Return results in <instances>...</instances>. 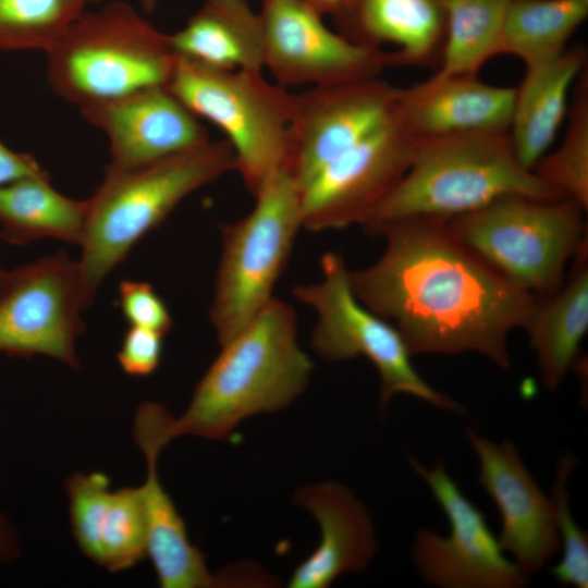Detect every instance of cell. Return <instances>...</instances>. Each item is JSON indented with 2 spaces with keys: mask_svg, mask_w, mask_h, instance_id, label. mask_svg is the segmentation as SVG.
<instances>
[{
  "mask_svg": "<svg viewBox=\"0 0 588 588\" xmlns=\"http://www.w3.org/2000/svg\"><path fill=\"white\" fill-rule=\"evenodd\" d=\"M372 236L385 247L371 266L350 270L356 297L392 323L413 355L479 353L511 366L507 338L525 328L536 296L495 270L448 220L415 217Z\"/></svg>",
  "mask_w": 588,
  "mask_h": 588,
  "instance_id": "obj_1",
  "label": "cell"
},
{
  "mask_svg": "<svg viewBox=\"0 0 588 588\" xmlns=\"http://www.w3.org/2000/svg\"><path fill=\"white\" fill-rule=\"evenodd\" d=\"M311 371L313 362L297 341L294 308L273 297L221 345L185 412L171 416L167 437L224 440L244 419L291 404L306 389Z\"/></svg>",
  "mask_w": 588,
  "mask_h": 588,
  "instance_id": "obj_2",
  "label": "cell"
},
{
  "mask_svg": "<svg viewBox=\"0 0 588 588\" xmlns=\"http://www.w3.org/2000/svg\"><path fill=\"white\" fill-rule=\"evenodd\" d=\"M507 196L567 198L518 161L509 132L418 138L407 171L360 225L372 235L402 219L449 220Z\"/></svg>",
  "mask_w": 588,
  "mask_h": 588,
  "instance_id": "obj_3",
  "label": "cell"
},
{
  "mask_svg": "<svg viewBox=\"0 0 588 588\" xmlns=\"http://www.w3.org/2000/svg\"><path fill=\"white\" fill-rule=\"evenodd\" d=\"M234 170L226 140L203 145L140 166L110 164L88 199L78 261L83 305L89 307L105 278L135 244L193 192Z\"/></svg>",
  "mask_w": 588,
  "mask_h": 588,
  "instance_id": "obj_4",
  "label": "cell"
},
{
  "mask_svg": "<svg viewBox=\"0 0 588 588\" xmlns=\"http://www.w3.org/2000/svg\"><path fill=\"white\" fill-rule=\"evenodd\" d=\"M46 53L52 88L81 110L167 86L176 61L169 35L119 1L83 12Z\"/></svg>",
  "mask_w": 588,
  "mask_h": 588,
  "instance_id": "obj_5",
  "label": "cell"
},
{
  "mask_svg": "<svg viewBox=\"0 0 588 588\" xmlns=\"http://www.w3.org/2000/svg\"><path fill=\"white\" fill-rule=\"evenodd\" d=\"M167 87L226 136L234 171L253 196L285 170L293 93L262 71L219 69L176 56Z\"/></svg>",
  "mask_w": 588,
  "mask_h": 588,
  "instance_id": "obj_6",
  "label": "cell"
},
{
  "mask_svg": "<svg viewBox=\"0 0 588 588\" xmlns=\"http://www.w3.org/2000/svg\"><path fill=\"white\" fill-rule=\"evenodd\" d=\"M587 211L571 198H499L449 219L457 236L513 283L537 297L555 292L587 241Z\"/></svg>",
  "mask_w": 588,
  "mask_h": 588,
  "instance_id": "obj_7",
  "label": "cell"
},
{
  "mask_svg": "<svg viewBox=\"0 0 588 588\" xmlns=\"http://www.w3.org/2000/svg\"><path fill=\"white\" fill-rule=\"evenodd\" d=\"M254 197L248 215L221 225L222 252L209 309L220 345L273 298V287L303 228L299 191L286 170L273 174Z\"/></svg>",
  "mask_w": 588,
  "mask_h": 588,
  "instance_id": "obj_8",
  "label": "cell"
},
{
  "mask_svg": "<svg viewBox=\"0 0 588 588\" xmlns=\"http://www.w3.org/2000/svg\"><path fill=\"white\" fill-rule=\"evenodd\" d=\"M322 279L298 284L293 296L310 306L317 322L310 344L324 360L364 356L380 377V407L396 394L418 397L438 408L462 412L450 396L432 388L415 369L412 354L396 328L370 310L354 294L343 257L328 252L321 257Z\"/></svg>",
  "mask_w": 588,
  "mask_h": 588,
  "instance_id": "obj_9",
  "label": "cell"
},
{
  "mask_svg": "<svg viewBox=\"0 0 588 588\" xmlns=\"http://www.w3.org/2000/svg\"><path fill=\"white\" fill-rule=\"evenodd\" d=\"M79 277L78 261L64 252L11 270L0 297V352L20 358L45 355L77 368L85 309Z\"/></svg>",
  "mask_w": 588,
  "mask_h": 588,
  "instance_id": "obj_10",
  "label": "cell"
},
{
  "mask_svg": "<svg viewBox=\"0 0 588 588\" xmlns=\"http://www.w3.org/2000/svg\"><path fill=\"white\" fill-rule=\"evenodd\" d=\"M417 142L395 109L375 132L298 189L303 228L319 232L362 224L401 181Z\"/></svg>",
  "mask_w": 588,
  "mask_h": 588,
  "instance_id": "obj_11",
  "label": "cell"
},
{
  "mask_svg": "<svg viewBox=\"0 0 588 588\" xmlns=\"http://www.w3.org/2000/svg\"><path fill=\"white\" fill-rule=\"evenodd\" d=\"M414 471L428 485L450 522L446 537L420 529L413 544V558L421 576L442 588H519L528 576L504 555L485 515L462 493L438 463L426 468L409 457Z\"/></svg>",
  "mask_w": 588,
  "mask_h": 588,
  "instance_id": "obj_12",
  "label": "cell"
},
{
  "mask_svg": "<svg viewBox=\"0 0 588 588\" xmlns=\"http://www.w3.org/2000/svg\"><path fill=\"white\" fill-rule=\"evenodd\" d=\"M401 88L380 77L293 94L285 170L301 189L395 111Z\"/></svg>",
  "mask_w": 588,
  "mask_h": 588,
  "instance_id": "obj_13",
  "label": "cell"
},
{
  "mask_svg": "<svg viewBox=\"0 0 588 588\" xmlns=\"http://www.w3.org/2000/svg\"><path fill=\"white\" fill-rule=\"evenodd\" d=\"M264 69L286 86H324L380 77L387 51L330 29L297 0H261Z\"/></svg>",
  "mask_w": 588,
  "mask_h": 588,
  "instance_id": "obj_14",
  "label": "cell"
},
{
  "mask_svg": "<svg viewBox=\"0 0 588 588\" xmlns=\"http://www.w3.org/2000/svg\"><path fill=\"white\" fill-rule=\"evenodd\" d=\"M479 463L478 481L497 504L504 552L529 576L540 571L561 549L555 511L511 442L497 443L467 430Z\"/></svg>",
  "mask_w": 588,
  "mask_h": 588,
  "instance_id": "obj_15",
  "label": "cell"
},
{
  "mask_svg": "<svg viewBox=\"0 0 588 588\" xmlns=\"http://www.w3.org/2000/svg\"><path fill=\"white\" fill-rule=\"evenodd\" d=\"M81 111L108 136L111 163L119 167L149 164L210 140L199 119L167 86Z\"/></svg>",
  "mask_w": 588,
  "mask_h": 588,
  "instance_id": "obj_16",
  "label": "cell"
},
{
  "mask_svg": "<svg viewBox=\"0 0 588 588\" xmlns=\"http://www.w3.org/2000/svg\"><path fill=\"white\" fill-rule=\"evenodd\" d=\"M73 537L100 567L117 573L146 555V522L142 488L111 489L99 471L74 473L66 480Z\"/></svg>",
  "mask_w": 588,
  "mask_h": 588,
  "instance_id": "obj_17",
  "label": "cell"
},
{
  "mask_svg": "<svg viewBox=\"0 0 588 588\" xmlns=\"http://www.w3.org/2000/svg\"><path fill=\"white\" fill-rule=\"evenodd\" d=\"M515 87L490 85L478 75L434 74L401 88L396 112L418 138L473 132H509Z\"/></svg>",
  "mask_w": 588,
  "mask_h": 588,
  "instance_id": "obj_18",
  "label": "cell"
},
{
  "mask_svg": "<svg viewBox=\"0 0 588 588\" xmlns=\"http://www.w3.org/2000/svg\"><path fill=\"white\" fill-rule=\"evenodd\" d=\"M294 500L316 518L320 541L294 569L290 588H327L339 576L369 564L377 550L372 522L348 488L335 481L310 485Z\"/></svg>",
  "mask_w": 588,
  "mask_h": 588,
  "instance_id": "obj_19",
  "label": "cell"
},
{
  "mask_svg": "<svg viewBox=\"0 0 588 588\" xmlns=\"http://www.w3.org/2000/svg\"><path fill=\"white\" fill-rule=\"evenodd\" d=\"M347 39L387 51L388 66L439 69L445 44V0H353L333 20Z\"/></svg>",
  "mask_w": 588,
  "mask_h": 588,
  "instance_id": "obj_20",
  "label": "cell"
},
{
  "mask_svg": "<svg viewBox=\"0 0 588 588\" xmlns=\"http://www.w3.org/2000/svg\"><path fill=\"white\" fill-rule=\"evenodd\" d=\"M134 440L146 458L147 476L140 486L146 522V555L154 565L160 587L233 586V572L217 576L209 572L204 553L191 542L185 522L160 482L157 464L164 446L150 428L142 425L134 426Z\"/></svg>",
  "mask_w": 588,
  "mask_h": 588,
  "instance_id": "obj_21",
  "label": "cell"
},
{
  "mask_svg": "<svg viewBox=\"0 0 588 588\" xmlns=\"http://www.w3.org/2000/svg\"><path fill=\"white\" fill-rule=\"evenodd\" d=\"M586 63V48L575 46L554 59L526 66L522 83L515 87L509 128L516 157L525 168L532 170L553 145Z\"/></svg>",
  "mask_w": 588,
  "mask_h": 588,
  "instance_id": "obj_22",
  "label": "cell"
},
{
  "mask_svg": "<svg viewBox=\"0 0 588 588\" xmlns=\"http://www.w3.org/2000/svg\"><path fill=\"white\" fill-rule=\"evenodd\" d=\"M524 329L529 334L543 384L549 390L558 389L575 365L588 330L587 241L573 258L562 285L552 294L536 298Z\"/></svg>",
  "mask_w": 588,
  "mask_h": 588,
  "instance_id": "obj_23",
  "label": "cell"
},
{
  "mask_svg": "<svg viewBox=\"0 0 588 588\" xmlns=\"http://www.w3.org/2000/svg\"><path fill=\"white\" fill-rule=\"evenodd\" d=\"M169 38L176 56L219 69L264 70L261 21L247 0H204Z\"/></svg>",
  "mask_w": 588,
  "mask_h": 588,
  "instance_id": "obj_24",
  "label": "cell"
},
{
  "mask_svg": "<svg viewBox=\"0 0 588 588\" xmlns=\"http://www.w3.org/2000/svg\"><path fill=\"white\" fill-rule=\"evenodd\" d=\"M87 213L88 200L56 191L47 172L0 187V238L10 245L44 238L81 245Z\"/></svg>",
  "mask_w": 588,
  "mask_h": 588,
  "instance_id": "obj_25",
  "label": "cell"
},
{
  "mask_svg": "<svg viewBox=\"0 0 588 588\" xmlns=\"http://www.w3.org/2000/svg\"><path fill=\"white\" fill-rule=\"evenodd\" d=\"M587 17L588 0H510L500 54H512L526 66L554 59Z\"/></svg>",
  "mask_w": 588,
  "mask_h": 588,
  "instance_id": "obj_26",
  "label": "cell"
},
{
  "mask_svg": "<svg viewBox=\"0 0 588 588\" xmlns=\"http://www.w3.org/2000/svg\"><path fill=\"white\" fill-rule=\"evenodd\" d=\"M510 0H445L446 35L440 75H478L500 54V40Z\"/></svg>",
  "mask_w": 588,
  "mask_h": 588,
  "instance_id": "obj_27",
  "label": "cell"
},
{
  "mask_svg": "<svg viewBox=\"0 0 588 588\" xmlns=\"http://www.w3.org/2000/svg\"><path fill=\"white\" fill-rule=\"evenodd\" d=\"M567 124L558 148L532 168L543 182L588 208V72L578 76L571 94Z\"/></svg>",
  "mask_w": 588,
  "mask_h": 588,
  "instance_id": "obj_28",
  "label": "cell"
},
{
  "mask_svg": "<svg viewBox=\"0 0 588 588\" xmlns=\"http://www.w3.org/2000/svg\"><path fill=\"white\" fill-rule=\"evenodd\" d=\"M91 1L0 0V50L47 52Z\"/></svg>",
  "mask_w": 588,
  "mask_h": 588,
  "instance_id": "obj_29",
  "label": "cell"
},
{
  "mask_svg": "<svg viewBox=\"0 0 588 588\" xmlns=\"http://www.w3.org/2000/svg\"><path fill=\"white\" fill-rule=\"evenodd\" d=\"M576 465L572 454L563 455L556 466L551 490L562 559L550 572L559 584L588 587V538L576 524L569 507L568 478Z\"/></svg>",
  "mask_w": 588,
  "mask_h": 588,
  "instance_id": "obj_30",
  "label": "cell"
},
{
  "mask_svg": "<svg viewBox=\"0 0 588 588\" xmlns=\"http://www.w3.org/2000/svg\"><path fill=\"white\" fill-rule=\"evenodd\" d=\"M118 303L130 326L149 329L162 335L172 328L169 308L155 289L145 281H121Z\"/></svg>",
  "mask_w": 588,
  "mask_h": 588,
  "instance_id": "obj_31",
  "label": "cell"
},
{
  "mask_svg": "<svg viewBox=\"0 0 588 588\" xmlns=\"http://www.w3.org/2000/svg\"><path fill=\"white\" fill-rule=\"evenodd\" d=\"M164 335L156 331L131 326L123 335L118 363L126 375L146 377L160 365Z\"/></svg>",
  "mask_w": 588,
  "mask_h": 588,
  "instance_id": "obj_32",
  "label": "cell"
},
{
  "mask_svg": "<svg viewBox=\"0 0 588 588\" xmlns=\"http://www.w3.org/2000/svg\"><path fill=\"white\" fill-rule=\"evenodd\" d=\"M44 172L32 155L14 151L0 140V187Z\"/></svg>",
  "mask_w": 588,
  "mask_h": 588,
  "instance_id": "obj_33",
  "label": "cell"
},
{
  "mask_svg": "<svg viewBox=\"0 0 588 588\" xmlns=\"http://www.w3.org/2000/svg\"><path fill=\"white\" fill-rule=\"evenodd\" d=\"M20 553V541L12 523L0 514V561L8 562Z\"/></svg>",
  "mask_w": 588,
  "mask_h": 588,
  "instance_id": "obj_34",
  "label": "cell"
},
{
  "mask_svg": "<svg viewBox=\"0 0 588 588\" xmlns=\"http://www.w3.org/2000/svg\"><path fill=\"white\" fill-rule=\"evenodd\" d=\"M321 16L329 15L333 20L343 14L353 0H297Z\"/></svg>",
  "mask_w": 588,
  "mask_h": 588,
  "instance_id": "obj_35",
  "label": "cell"
},
{
  "mask_svg": "<svg viewBox=\"0 0 588 588\" xmlns=\"http://www.w3.org/2000/svg\"><path fill=\"white\" fill-rule=\"evenodd\" d=\"M10 279V271L5 270L0 265V297L7 289L8 282Z\"/></svg>",
  "mask_w": 588,
  "mask_h": 588,
  "instance_id": "obj_36",
  "label": "cell"
},
{
  "mask_svg": "<svg viewBox=\"0 0 588 588\" xmlns=\"http://www.w3.org/2000/svg\"><path fill=\"white\" fill-rule=\"evenodd\" d=\"M143 8H145L147 11L154 10L157 0H139Z\"/></svg>",
  "mask_w": 588,
  "mask_h": 588,
  "instance_id": "obj_37",
  "label": "cell"
}]
</instances>
